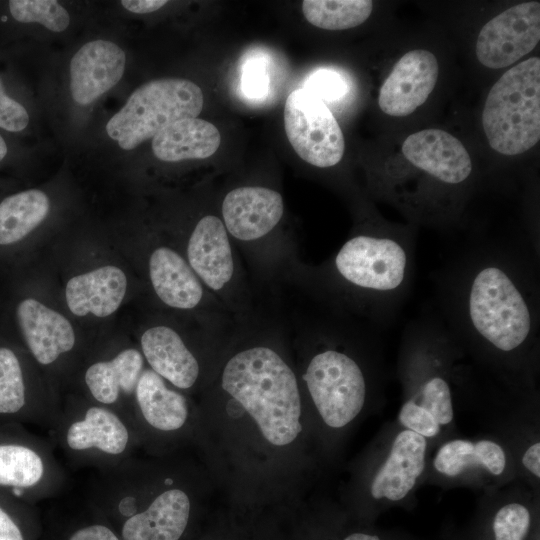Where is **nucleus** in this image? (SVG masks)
Here are the masks:
<instances>
[{"instance_id": "6e6552de", "label": "nucleus", "mask_w": 540, "mask_h": 540, "mask_svg": "<svg viewBox=\"0 0 540 540\" xmlns=\"http://www.w3.org/2000/svg\"><path fill=\"white\" fill-rule=\"evenodd\" d=\"M303 380L323 421L332 428L350 423L365 404V375L357 361L341 350L325 348L314 354Z\"/></svg>"}, {"instance_id": "393cba45", "label": "nucleus", "mask_w": 540, "mask_h": 540, "mask_svg": "<svg viewBox=\"0 0 540 540\" xmlns=\"http://www.w3.org/2000/svg\"><path fill=\"white\" fill-rule=\"evenodd\" d=\"M49 424L32 404L21 362L16 353L0 347V424Z\"/></svg>"}, {"instance_id": "9b49d317", "label": "nucleus", "mask_w": 540, "mask_h": 540, "mask_svg": "<svg viewBox=\"0 0 540 540\" xmlns=\"http://www.w3.org/2000/svg\"><path fill=\"white\" fill-rule=\"evenodd\" d=\"M539 40V1L516 4L481 28L476 42V56L485 67L505 68L531 52Z\"/></svg>"}, {"instance_id": "0eeeda50", "label": "nucleus", "mask_w": 540, "mask_h": 540, "mask_svg": "<svg viewBox=\"0 0 540 540\" xmlns=\"http://www.w3.org/2000/svg\"><path fill=\"white\" fill-rule=\"evenodd\" d=\"M52 426L58 444L76 463L109 469L125 462L133 445L131 422L96 402L80 410L58 413Z\"/></svg>"}, {"instance_id": "bb28decb", "label": "nucleus", "mask_w": 540, "mask_h": 540, "mask_svg": "<svg viewBox=\"0 0 540 540\" xmlns=\"http://www.w3.org/2000/svg\"><path fill=\"white\" fill-rule=\"evenodd\" d=\"M48 196L37 189L6 197L0 203V245L22 240L48 215Z\"/></svg>"}, {"instance_id": "4c0bfd02", "label": "nucleus", "mask_w": 540, "mask_h": 540, "mask_svg": "<svg viewBox=\"0 0 540 540\" xmlns=\"http://www.w3.org/2000/svg\"><path fill=\"white\" fill-rule=\"evenodd\" d=\"M522 463L536 477H540V443L532 444L524 453Z\"/></svg>"}, {"instance_id": "b1692460", "label": "nucleus", "mask_w": 540, "mask_h": 540, "mask_svg": "<svg viewBox=\"0 0 540 540\" xmlns=\"http://www.w3.org/2000/svg\"><path fill=\"white\" fill-rule=\"evenodd\" d=\"M221 143L217 127L198 117L178 120L153 137L152 150L165 162L205 159L212 156Z\"/></svg>"}, {"instance_id": "f03ea898", "label": "nucleus", "mask_w": 540, "mask_h": 540, "mask_svg": "<svg viewBox=\"0 0 540 540\" xmlns=\"http://www.w3.org/2000/svg\"><path fill=\"white\" fill-rule=\"evenodd\" d=\"M408 237L354 234L313 269L314 284L341 312L383 327L399 311L412 285L416 244Z\"/></svg>"}, {"instance_id": "ddd939ff", "label": "nucleus", "mask_w": 540, "mask_h": 540, "mask_svg": "<svg viewBox=\"0 0 540 540\" xmlns=\"http://www.w3.org/2000/svg\"><path fill=\"white\" fill-rule=\"evenodd\" d=\"M439 75L435 55L423 49L405 53L383 82L378 105L387 115L404 117L425 103Z\"/></svg>"}, {"instance_id": "9d476101", "label": "nucleus", "mask_w": 540, "mask_h": 540, "mask_svg": "<svg viewBox=\"0 0 540 540\" xmlns=\"http://www.w3.org/2000/svg\"><path fill=\"white\" fill-rule=\"evenodd\" d=\"M284 128L298 156L310 165L338 164L345 150L342 130L326 103L311 91H292L284 106Z\"/></svg>"}, {"instance_id": "2f4dec72", "label": "nucleus", "mask_w": 540, "mask_h": 540, "mask_svg": "<svg viewBox=\"0 0 540 540\" xmlns=\"http://www.w3.org/2000/svg\"><path fill=\"white\" fill-rule=\"evenodd\" d=\"M399 421L408 430L423 437H434L440 431V425L433 416L413 399L406 401L399 412Z\"/></svg>"}, {"instance_id": "f8f14e48", "label": "nucleus", "mask_w": 540, "mask_h": 540, "mask_svg": "<svg viewBox=\"0 0 540 540\" xmlns=\"http://www.w3.org/2000/svg\"><path fill=\"white\" fill-rule=\"evenodd\" d=\"M221 214L231 239L254 254L262 250L261 242L279 225L284 215V201L282 195L271 188L237 187L225 195Z\"/></svg>"}, {"instance_id": "473e14b6", "label": "nucleus", "mask_w": 540, "mask_h": 540, "mask_svg": "<svg viewBox=\"0 0 540 540\" xmlns=\"http://www.w3.org/2000/svg\"><path fill=\"white\" fill-rule=\"evenodd\" d=\"M305 89L311 91L322 101H333L346 93V83L340 74L329 69H320L305 82Z\"/></svg>"}, {"instance_id": "58836bf2", "label": "nucleus", "mask_w": 540, "mask_h": 540, "mask_svg": "<svg viewBox=\"0 0 540 540\" xmlns=\"http://www.w3.org/2000/svg\"><path fill=\"white\" fill-rule=\"evenodd\" d=\"M344 540H380L375 535L364 534V533H353L347 536Z\"/></svg>"}, {"instance_id": "cd10ccee", "label": "nucleus", "mask_w": 540, "mask_h": 540, "mask_svg": "<svg viewBox=\"0 0 540 540\" xmlns=\"http://www.w3.org/2000/svg\"><path fill=\"white\" fill-rule=\"evenodd\" d=\"M370 0H304L302 12L306 20L321 29L344 30L359 26L370 16Z\"/></svg>"}, {"instance_id": "f257e3e1", "label": "nucleus", "mask_w": 540, "mask_h": 540, "mask_svg": "<svg viewBox=\"0 0 540 540\" xmlns=\"http://www.w3.org/2000/svg\"><path fill=\"white\" fill-rule=\"evenodd\" d=\"M441 295L444 326L497 352L518 351L536 336V274L514 251L492 246L470 252L443 277Z\"/></svg>"}, {"instance_id": "4be33fe9", "label": "nucleus", "mask_w": 540, "mask_h": 540, "mask_svg": "<svg viewBox=\"0 0 540 540\" xmlns=\"http://www.w3.org/2000/svg\"><path fill=\"white\" fill-rule=\"evenodd\" d=\"M143 370L142 353L137 349L128 348L111 360L91 364L85 371L84 382L96 403L119 412L118 404L121 397L134 396Z\"/></svg>"}, {"instance_id": "39448f33", "label": "nucleus", "mask_w": 540, "mask_h": 540, "mask_svg": "<svg viewBox=\"0 0 540 540\" xmlns=\"http://www.w3.org/2000/svg\"><path fill=\"white\" fill-rule=\"evenodd\" d=\"M201 88L184 78H161L138 87L106 124L107 134L132 150L170 124L197 117L203 108Z\"/></svg>"}, {"instance_id": "5701e85b", "label": "nucleus", "mask_w": 540, "mask_h": 540, "mask_svg": "<svg viewBox=\"0 0 540 540\" xmlns=\"http://www.w3.org/2000/svg\"><path fill=\"white\" fill-rule=\"evenodd\" d=\"M139 418L160 432L180 430L189 415L184 395L167 387L165 380L152 369H144L134 392Z\"/></svg>"}, {"instance_id": "a878e982", "label": "nucleus", "mask_w": 540, "mask_h": 540, "mask_svg": "<svg viewBox=\"0 0 540 540\" xmlns=\"http://www.w3.org/2000/svg\"><path fill=\"white\" fill-rule=\"evenodd\" d=\"M483 466L490 473L500 475L506 466L505 452L490 440L472 443L456 439L444 444L434 459L435 469L447 476H457L472 466Z\"/></svg>"}, {"instance_id": "4468645a", "label": "nucleus", "mask_w": 540, "mask_h": 540, "mask_svg": "<svg viewBox=\"0 0 540 540\" xmlns=\"http://www.w3.org/2000/svg\"><path fill=\"white\" fill-rule=\"evenodd\" d=\"M402 153L414 167L445 185H459L472 172L466 148L444 130L425 129L412 133L404 140Z\"/></svg>"}, {"instance_id": "c756f323", "label": "nucleus", "mask_w": 540, "mask_h": 540, "mask_svg": "<svg viewBox=\"0 0 540 540\" xmlns=\"http://www.w3.org/2000/svg\"><path fill=\"white\" fill-rule=\"evenodd\" d=\"M416 399V398H414ZM417 399L439 425L450 423L454 416L451 390L448 381L441 375H431L422 380Z\"/></svg>"}, {"instance_id": "7c9ffc66", "label": "nucleus", "mask_w": 540, "mask_h": 540, "mask_svg": "<svg viewBox=\"0 0 540 540\" xmlns=\"http://www.w3.org/2000/svg\"><path fill=\"white\" fill-rule=\"evenodd\" d=\"M530 527V513L519 503L503 506L493 521L495 540H523Z\"/></svg>"}, {"instance_id": "20e7f679", "label": "nucleus", "mask_w": 540, "mask_h": 540, "mask_svg": "<svg viewBox=\"0 0 540 540\" xmlns=\"http://www.w3.org/2000/svg\"><path fill=\"white\" fill-rule=\"evenodd\" d=\"M489 145L506 156L522 154L540 139V59L508 69L490 89L482 111Z\"/></svg>"}, {"instance_id": "e433bc0d", "label": "nucleus", "mask_w": 540, "mask_h": 540, "mask_svg": "<svg viewBox=\"0 0 540 540\" xmlns=\"http://www.w3.org/2000/svg\"><path fill=\"white\" fill-rule=\"evenodd\" d=\"M165 0H123L122 6L130 12L142 14L154 12L163 7Z\"/></svg>"}, {"instance_id": "c9c22d12", "label": "nucleus", "mask_w": 540, "mask_h": 540, "mask_svg": "<svg viewBox=\"0 0 540 540\" xmlns=\"http://www.w3.org/2000/svg\"><path fill=\"white\" fill-rule=\"evenodd\" d=\"M267 76L263 70L252 66L245 70L243 76V89L251 97H261L267 88Z\"/></svg>"}, {"instance_id": "72a5a7b5", "label": "nucleus", "mask_w": 540, "mask_h": 540, "mask_svg": "<svg viewBox=\"0 0 540 540\" xmlns=\"http://www.w3.org/2000/svg\"><path fill=\"white\" fill-rule=\"evenodd\" d=\"M28 122V112L23 105L5 93L0 79V128L19 132L26 128Z\"/></svg>"}, {"instance_id": "412c9836", "label": "nucleus", "mask_w": 540, "mask_h": 540, "mask_svg": "<svg viewBox=\"0 0 540 540\" xmlns=\"http://www.w3.org/2000/svg\"><path fill=\"white\" fill-rule=\"evenodd\" d=\"M127 279L115 266H104L71 278L66 285V301L76 316L92 313L106 317L115 312L125 296Z\"/></svg>"}, {"instance_id": "7ed1b4c3", "label": "nucleus", "mask_w": 540, "mask_h": 540, "mask_svg": "<svg viewBox=\"0 0 540 540\" xmlns=\"http://www.w3.org/2000/svg\"><path fill=\"white\" fill-rule=\"evenodd\" d=\"M221 387L249 413L271 444L288 445L300 433L296 375L270 346L257 344L232 355L223 367Z\"/></svg>"}, {"instance_id": "1a4fd4ad", "label": "nucleus", "mask_w": 540, "mask_h": 540, "mask_svg": "<svg viewBox=\"0 0 540 540\" xmlns=\"http://www.w3.org/2000/svg\"><path fill=\"white\" fill-rule=\"evenodd\" d=\"M62 472L49 447L19 424H0V491L20 500L51 496Z\"/></svg>"}, {"instance_id": "c85d7f7f", "label": "nucleus", "mask_w": 540, "mask_h": 540, "mask_svg": "<svg viewBox=\"0 0 540 540\" xmlns=\"http://www.w3.org/2000/svg\"><path fill=\"white\" fill-rule=\"evenodd\" d=\"M9 9L15 20L37 22L53 32L64 31L70 22L67 10L54 0H12Z\"/></svg>"}, {"instance_id": "aec40b11", "label": "nucleus", "mask_w": 540, "mask_h": 540, "mask_svg": "<svg viewBox=\"0 0 540 540\" xmlns=\"http://www.w3.org/2000/svg\"><path fill=\"white\" fill-rule=\"evenodd\" d=\"M142 355L154 372L178 389H190L198 380L197 358L174 329L148 328L140 339Z\"/></svg>"}, {"instance_id": "6ab92c4d", "label": "nucleus", "mask_w": 540, "mask_h": 540, "mask_svg": "<svg viewBox=\"0 0 540 540\" xmlns=\"http://www.w3.org/2000/svg\"><path fill=\"white\" fill-rule=\"evenodd\" d=\"M426 447L425 437L408 429L400 432L372 481V496L391 501L406 497L424 471Z\"/></svg>"}, {"instance_id": "423d86ee", "label": "nucleus", "mask_w": 540, "mask_h": 540, "mask_svg": "<svg viewBox=\"0 0 540 540\" xmlns=\"http://www.w3.org/2000/svg\"><path fill=\"white\" fill-rule=\"evenodd\" d=\"M229 233L214 214L201 217L186 244V260L207 291L228 313L244 317L250 293Z\"/></svg>"}, {"instance_id": "2eb2a0df", "label": "nucleus", "mask_w": 540, "mask_h": 540, "mask_svg": "<svg viewBox=\"0 0 540 540\" xmlns=\"http://www.w3.org/2000/svg\"><path fill=\"white\" fill-rule=\"evenodd\" d=\"M148 268L152 287L167 306L193 310L206 302L228 313L202 285L186 258L171 247L159 246L154 249Z\"/></svg>"}, {"instance_id": "f704fd0d", "label": "nucleus", "mask_w": 540, "mask_h": 540, "mask_svg": "<svg viewBox=\"0 0 540 540\" xmlns=\"http://www.w3.org/2000/svg\"><path fill=\"white\" fill-rule=\"evenodd\" d=\"M68 540H121V538L106 525L91 524L78 528Z\"/></svg>"}, {"instance_id": "a211bd4d", "label": "nucleus", "mask_w": 540, "mask_h": 540, "mask_svg": "<svg viewBox=\"0 0 540 540\" xmlns=\"http://www.w3.org/2000/svg\"><path fill=\"white\" fill-rule=\"evenodd\" d=\"M17 316L26 344L39 364L51 365L73 349V327L60 313L29 298L18 305Z\"/></svg>"}, {"instance_id": "f3484780", "label": "nucleus", "mask_w": 540, "mask_h": 540, "mask_svg": "<svg viewBox=\"0 0 540 540\" xmlns=\"http://www.w3.org/2000/svg\"><path fill=\"white\" fill-rule=\"evenodd\" d=\"M188 494L177 487L155 495L144 509L127 516L121 540H179L190 516Z\"/></svg>"}, {"instance_id": "ea45409f", "label": "nucleus", "mask_w": 540, "mask_h": 540, "mask_svg": "<svg viewBox=\"0 0 540 540\" xmlns=\"http://www.w3.org/2000/svg\"><path fill=\"white\" fill-rule=\"evenodd\" d=\"M6 154H7V145L3 137L0 135V161L6 156Z\"/></svg>"}, {"instance_id": "dca6fc26", "label": "nucleus", "mask_w": 540, "mask_h": 540, "mask_svg": "<svg viewBox=\"0 0 540 540\" xmlns=\"http://www.w3.org/2000/svg\"><path fill=\"white\" fill-rule=\"evenodd\" d=\"M126 56L115 43L95 40L84 44L70 62V90L79 105L95 101L122 78Z\"/></svg>"}]
</instances>
